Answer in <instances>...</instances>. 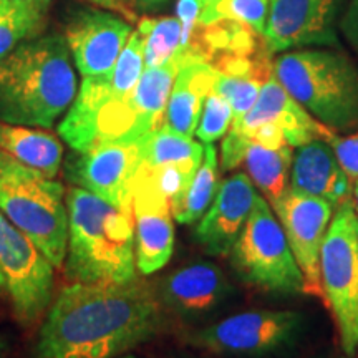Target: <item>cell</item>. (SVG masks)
Masks as SVG:
<instances>
[{
	"instance_id": "6da1fadb",
	"label": "cell",
	"mask_w": 358,
	"mask_h": 358,
	"mask_svg": "<svg viewBox=\"0 0 358 358\" xmlns=\"http://www.w3.org/2000/svg\"><path fill=\"white\" fill-rule=\"evenodd\" d=\"M159 297L145 282H73L47 313L37 358H120L159 332Z\"/></svg>"
},
{
	"instance_id": "7a4b0ae2",
	"label": "cell",
	"mask_w": 358,
	"mask_h": 358,
	"mask_svg": "<svg viewBox=\"0 0 358 358\" xmlns=\"http://www.w3.org/2000/svg\"><path fill=\"white\" fill-rule=\"evenodd\" d=\"M69 45L58 34L25 40L0 58V122L48 129L77 96Z\"/></svg>"
},
{
	"instance_id": "3957f363",
	"label": "cell",
	"mask_w": 358,
	"mask_h": 358,
	"mask_svg": "<svg viewBox=\"0 0 358 358\" xmlns=\"http://www.w3.org/2000/svg\"><path fill=\"white\" fill-rule=\"evenodd\" d=\"M66 272L75 282L129 280L136 277L131 208L115 206L73 186L66 198Z\"/></svg>"
},
{
	"instance_id": "277c9868",
	"label": "cell",
	"mask_w": 358,
	"mask_h": 358,
	"mask_svg": "<svg viewBox=\"0 0 358 358\" xmlns=\"http://www.w3.org/2000/svg\"><path fill=\"white\" fill-rule=\"evenodd\" d=\"M282 87L317 122L332 131L358 129V69L332 48L284 52L274 60Z\"/></svg>"
},
{
	"instance_id": "5b68a950",
	"label": "cell",
	"mask_w": 358,
	"mask_h": 358,
	"mask_svg": "<svg viewBox=\"0 0 358 358\" xmlns=\"http://www.w3.org/2000/svg\"><path fill=\"white\" fill-rule=\"evenodd\" d=\"M0 213L29 236L53 266L64 264L69 245V209L64 186L2 150Z\"/></svg>"
},
{
	"instance_id": "8992f818",
	"label": "cell",
	"mask_w": 358,
	"mask_h": 358,
	"mask_svg": "<svg viewBox=\"0 0 358 358\" xmlns=\"http://www.w3.org/2000/svg\"><path fill=\"white\" fill-rule=\"evenodd\" d=\"M241 280L264 292L303 294V275L275 213L259 194L243 232L229 252Z\"/></svg>"
},
{
	"instance_id": "52a82bcc",
	"label": "cell",
	"mask_w": 358,
	"mask_h": 358,
	"mask_svg": "<svg viewBox=\"0 0 358 358\" xmlns=\"http://www.w3.org/2000/svg\"><path fill=\"white\" fill-rule=\"evenodd\" d=\"M320 282L343 352L352 357L358 348V214L350 199L338 206L327 227Z\"/></svg>"
},
{
	"instance_id": "ba28073f",
	"label": "cell",
	"mask_w": 358,
	"mask_h": 358,
	"mask_svg": "<svg viewBox=\"0 0 358 358\" xmlns=\"http://www.w3.org/2000/svg\"><path fill=\"white\" fill-rule=\"evenodd\" d=\"M306 317L295 310H249L187 334V343L217 355L267 357L292 348Z\"/></svg>"
},
{
	"instance_id": "9c48e42d",
	"label": "cell",
	"mask_w": 358,
	"mask_h": 358,
	"mask_svg": "<svg viewBox=\"0 0 358 358\" xmlns=\"http://www.w3.org/2000/svg\"><path fill=\"white\" fill-rule=\"evenodd\" d=\"M53 264L29 236L0 213V271L22 325H32L47 310L53 290Z\"/></svg>"
},
{
	"instance_id": "30bf717a",
	"label": "cell",
	"mask_w": 358,
	"mask_h": 358,
	"mask_svg": "<svg viewBox=\"0 0 358 358\" xmlns=\"http://www.w3.org/2000/svg\"><path fill=\"white\" fill-rule=\"evenodd\" d=\"M345 0H268L264 42L271 53L340 48L338 22Z\"/></svg>"
},
{
	"instance_id": "8fae6325",
	"label": "cell",
	"mask_w": 358,
	"mask_h": 358,
	"mask_svg": "<svg viewBox=\"0 0 358 358\" xmlns=\"http://www.w3.org/2000/svg\"><path fill=\"white\" fill-rule=\"evenodd\" d=\"M140 164V140L96 141L87 150L73 151L65 164V176L98 198L131 208L133 181Z\"/></svg>"
},
{
	"instance_id": "7c38bea8",
	"label": "cell",
	"mask_w": 358,
	"mask_h": 358,
	"mask_svg": "<svg viewBox=\"0 0 358 358\" xmlns=\"http://www.w3.org/2000/svg\"><path fill=\"white\" fill-rule=\"evenodd\" d=\"M274 213L287 236L303 275V294L324 299L320 282V250L322 243L332 221V206L315 196L303 194L289 187L275 201Z\"/></svg>"
},
{
	"instance_id": "4fadbf2b",
	"label": "cell",
	"mask_w": 358,
	"mask_h": 358,
	"mask_svg": "<svg viewBox=\"0 0 358 358\" xmlns=\"http://www.w3.org/2000/svg\"><path fill=\"white\" fill-rule=\"evenodd\" d=\"M136 268L143 275L158 272L174 250L171 201L161 189L155 174L140 166L131 191Z\"/></svg>"
},
{
	"instance_id": "5bb4252c",
	"label": "cell",
	"mask_w": 358,
	"mask_h": 358,
	"mask_svg": "<svg viewBox=\"0 0 358 358\" xmlns=\"http://www.w3.org/2000/svg\"><path fill=\"white\" fill-rule=\"evenodd\" d=\"M131 34V24L122 15L80 10L66 24L65 40L82 77L90 78L113 70Z\"/></svg>"
},
{
	"instance_id": "9a60e30c",
	"label": "cell",
	"mask_w": 358,
	"mask_h": 358,
	"mask_svg": "<svg viewBox=\"0 0 358 358\" xmlns=\"http://www.w3.org/2000/svg\"><path fill=\"white\" fill-rule=\"evenodd\" d=\"M262 127H274L279 129L290 148L302 146L312 140L330 141L335 136L332 129L317 122L289 95L275 75H272L262 85L252 108L232 122L231 131L249 138L250 133Z\"/></svg>"
},
{
	"instance_id": "2e32d148",
	"label": "cell",
	"mask_w": 358,
	"mask_h": 358,
	"mask_svg": "<svg viewBox=\"0 0 358 358\" xmlns=\"http://www.w3.org/2000/svg\"><path fill=\"white\" fill-rule=\"evenodd\" d=\"M257 196L256 186L248 174H231L221 182L213 204L194 227L196 243L211 256H229Z\"/></svg>"
},
{
	"instance_id": "e0dca14e",
	"label": "cell",
	"mask_w": 358,
	"mask_h": 358,
	"mask_svg": "<svg viewBox=\"0 0 358 358\" xmlns=\"http://www.w3.org/2000/svg\"><path fill=\"white\" fill-rule=\"evenodd\" d=\"M234 287L213 262H192L179 267L161 282L159 299L182 319H201L222 306Z\"/></svg>"
},
{
	"instance_id": "ac0fdd59",
	"label": "cell",
	"mask_w": 358,
	"mask_h": 358,
	"mask_svg": "<svg viewBox=\"0 0 358 358\" xmlns=\"http://www.w3.org/2000/svg\"><path fill=\"white\" fill-rule=\"evenodd\" d=\"M294 150L290 166L292 189L324 199L332 208L350 199V176L340 166L330 141L312 140Z\"/></svg>"
},
{
	"instance_id": "d6986e66",
	"label": "cell",
	"mask_w": 358,
	"mask_h": 358,
	"mask_svg": "<svg viewBox=\"0 0 358 358\" xmlns=\"http://www.w3.org/2000/svg\"><path fill=\"white\" fill-rule=\"evenodd\" d=\"M216 77V69L208 62L192 60L182 65L169 95L164 127L182 136H194L206 98L214 90Z\"/></svg>"
},
{
	"instance_id": "ffe728a7",
	"label": "cell",
	"mask_w": 358,
	"mask_h": 358,
	"mask_svg": "<svg viewBox=\"0 0 358 358\" xmlns=\"http://www.w3.org/2000/svg\"><path fill=\"white\" fill-rule=\"evenodd\" d=\"M0 150L53 179L64 159V146L55 134L22 124L0 122Z\"/></svg>"
},
{
	"instance_id": "44dd1931",
	"label": "cell",
	"mask_w": 358,
	"mask_h": 358,
	"mask_svg": "<svg viewBox=\"0 0 358 358\" xmlns=\"http://www.w3.org/2000/svg\"><path fill=\"white\" fill-rule=\"evenodd\" d=\"M203 156L204 146L201 143L189 136H182L164 124L140 140V166L151 171L176 168L187 174H194Z\"/></svg>"
},
{
	"instance_id": "7402d4cb",
	"label": "cell",
	"mask_w": 358,
	"mask_h": 358,
	"mask_svg": "<svg viewBox=\"0 0 358 358\" xmlns=\"http://www.w3.org/2000/svg\"><path fill=\"white\" fill-rule=\"evenodd\" d=\"M292 150L290 146L268 148L254 141H250L245 150L243 164L256 189L266 196L271 206L289 189Z\"/></svg>"
},
{
	"instance_id": "603a6c76",
	"label": "cell",
	"mask_w": 358,
	"mask_h": 358,
	"mask_svg": "<svg viewBox=\"0 0 358 358\" xmlns=\"http://www.w3.org/2000/svg\"><path fill=\"white\" fill-rule=\"evenodd\" d=\"M219 186L221 182H219L217 150L214 143H211L204 145L203 161L189 185L171 199L173 217L179 224L198 222L213 204Z\"/></svg>"
},
{
	"instance_id": "cb8c5ba5",
	"label": "cell",
	"mask_w": 358,
	"mask_h": 358,
	"mask_svg": "<svg viewBox=\"0 0 358 358\" xmlns=\"http://www.w3.org/2000/svg\"><path fill=\"white\" fill-rule=\"evenodd\" d=\"M145 48V69L161 66L176 55L182 45V27L178 17L145 19L138 24Z\"/></svg>"
},
{
	"instance_id": "d4e9b609",
	"label": "cell",
	"mask_w": 358,
	"mask_h": 358,
	"mask_svg": "<svg viewBox=\"0 0 358 358\" xmlns=\"http://www.w3.org/2000/svg\"><path fill=\"white\" fill-rule=\"evenodd\" d=\"M47 24V13L32 8L0 6V58L25 40L38 37Z\"/></svg>"
},
{
	"instance_id": "484cf974",
	"label": "cell",
	"mask_w": 358,
	"mask_h": 358,
	"mask_svg": "<svg viewBox=\"0 0 358 358\" xmlns=\"http://www.w3.org/2000/svg\"><path fill=\"white\" fill-rule=\"evenodd\" d=\"M267 12L268 0H209L201 12L199 25L231 19L250 27L259 35H262L266 29Z\"/></svg>"
},
{
	"instance_id": "4316f807",
	"label": "cell",
	"mask_w": 358,
	"mask_h": 358,
	"mask_svg": "<svg viewBox=\"0 0 358 358\" xmlns=\"http://www.w3.org/2000/svg\"><path fill=\"white\" fill-rule=\"evenodd\" d=\"M274 75V73H272ZM272 75L264 73H243V75H226L217 73L214 92L219 93L224 100L231 105L234 120L248 113L256 103L262 85L267 82ZM232 120V122H234Z\"/></svg>"
},
{
	"instance_id": "83f0119b",
	"label": "cell",
	"mask_w": 358,
	"mask_h": 358,
	"mask_svg": "<svg viewBox=\"0 0 358 358\" xmlns=\"http://www.w3.org/2000/svg\"><path fill=\"white\" fill-rule=\"evenodd\" d=\"M232 120H234V113H232L231 105L213 90L206 98L203 113L196 128V136L204 145H211L229 131Z\"/></svg>"
},
{
	"instance_id": "f1b7e54d",
	"label": "cell",
	"mask_w": 358,
	"mask_h": 358,
	"mask_svg": "<svg viewBox=\"0 0 358 358\" xmlns=\"http://www.w3.org/2000/svg\"><path fill=\"white\" fill-rule=\"evenodd\" d=\"M330 145L343 171L350 179H358V133L343 138L335 134L330 140Z\"/></svg>"
},
{
	"instance_id": "f546056e",
	"label": "cell",
	"mask_w": 358,
	"mask_h": 358,
	"mask_svg": "<svg viewBox=\"0 0 358 358\" xmlns=\"http://www.w3.org/2000/svg\"><path fill=\"white\" fill-rule=\"evenodd\" d=\"M204 0H178L176 17L182 27V45L189 43V38L196 27L199 25V17L203 12Z\"/></svg>"
},
{
	"instance_id": "4dcf8cb0",
	"label": "cell",
	"mask_w": 358,
	"mask_h": 358,
	"mask_svg": "<svg viewBox=\"0 0 358 358\" xmlns=\"http://www.w3.org/2000/svg\"><path fill=\"white\" fill-rule=\"evenodd\" d=\"M338 30L358 57V0H348L338 22Z\"/></svg>"
},
{
	"instance_id": "1f68e13d",
	"label": "cell",
	"mask_w": 358,
	"mask_h": 358,
	"mask_svg": "<svg viewBox=\"0 0 358 358\" xmlns=\"http://www.w3.org/2000/svg\"><path fill=\"white\" fill-rule=\"evenodd\" d=\"M93 6L103 8V10H110L113 13H120L128 22L136 20V13L131 6V0H90Z\"/></svg>"
},
{
	"instance_id": "d6a6232c",
	"label": "cell",
	"mask_w": 358,
	"mask_h": 358,
	"mask_svg": "<svg viewBox=\"0 0 358 358\" xmlns=\"http://www.w3.org/2000/svg\"><path fill=\"white\" fill-rule=\"evenodd\" d=\"M52 2L53 0H0V6L32 8V10L47 13L48 7H50Z\"/></svg>"
},
{
	"instance_id": "836d02e7",
	"label": "cell",
	"mask_w": 358,
	"mask_h": 358,
	"mask_svg": "<svg viewBox=\"0 0 358 358\" xmlns=\"http://www.w3.org/2000/svg\"><path fill=\"white\" fill-rule=\"evenodd\" d=\"M138 3H141L143 7H148V8H156V7H161L164 6V3L168 2V0H136Z\"/></svg>"
},
{
	"instance_id": "e575fe53",
	"label": "cell",
	"mask_w": 358,
	"mask_h": 358,
	"mask_svg": "<svg viewBox=\"0 0 358 358\" xmlns=\"http://www.w3.org/2000/svg\"><path fill=\"white\" fill-rule=\"evenodd\" d=\"M352 191H353V199H355V203H353V206H355V211L358 214V179H355V185H353Z\"/></svg>"
},
{
	"instance_id": "d590c367",
	"label": "cell",
	"mask_w": 358,
	"mask_h": 358,
	"mask_svg": "<svg viewBox=\"0 0 358 358\" xmlns=\"http://www.w3.org/2000/svg\"><path fill=\"white\" fill-rule=\"evenodd\" d=\"M6 352H7L6 342H3V338L0 337V358H6Z\"/></svg>"
},
{
	"instance_id": "8d00e7d4",
	"label": "cell",
	"mask_w": 358,
	"mask_h": 358,
	"mask_svg": "<svg viewBox=\"0 0 358 358\" xmlns=\"http://www.w3.org/2000/svg\"><path fill=\"white\" fill-rule=\"evenodd\" d=\"M7 287H6V279H3V274H2V271H0V292H3V290H6Z\"/></svg>"
},
{
	"instance_id": "74e56055",
	"label": "cell",
	"mask_w": 358,
	"mask_h": 358,
	"mask_svg": "<svg viewBox=\"0 0 358 358\" xmlns=\"http://www.w3.org/2000/svg\"><path fill=\"white\" fill-rule=\"evenodd\" d=\"M120 358H136V357H134V355H128V353H127V355H123V357H120Z\"/></svg>"
},
{
	"instance_id": "f35d334b",
	"label": "cell",
	"mask_w": 358,
	"mask_h": 358,
	"mask_svg": "<svg viewBox=\"0 0 358 358\" xmlns=\"http://www.w3.org/2000/svg\"><path fill=\"white\" fill-rule=\"evenodd\" d=\"M206 2H209V0H204V3H206Z\"/></svg>"
}]
</instances>
